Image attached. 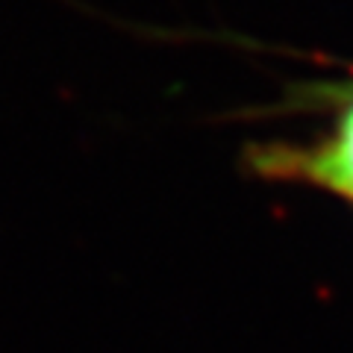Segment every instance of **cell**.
<instances>
[{
    "label": "cell",
    "instance_id": "obj_1",
    "mask_svg": "<svg viewBox=\"0 0 353 353\" xmlns=\"http://www.w3.org/2000/svg\"><path fill=\"white\" fill-rule=\"evenodd\" d=\"M327 127L306 145H268L256 150L253 165L277 180L318 185L353 203V83L324 85Z\"/></svg>",
    "mask_w": 353,
    "mask_h": 353
}]
</instances>
